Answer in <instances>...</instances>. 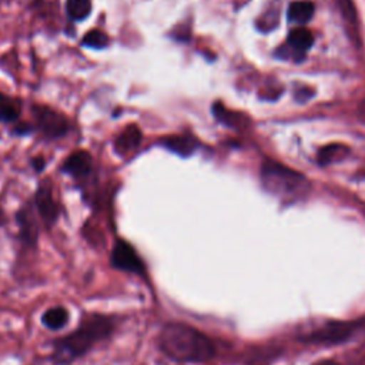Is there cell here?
Here are the masks:
<instances>
[{
    "label": "cell",
    "mask_w": 365,
    "mask_h": 365,
    "mask_svg": "<svg viewBox=\"0 0 365 365\" xmlns=\"http://www.w3.org/2000/svg\"><path fill=\"white\" fill-rule=\"evenodd\" d=\"M212 113H214L215 118L220 120L221 123H224L227 125H234V123H235L234 114L231 111H228L221 103H215L212 106Z\"/></svg>",
    "instance_id": "cell-18"
},
{
    "label": "cell",
    "mask_w": 365,
    "mask_h": 365,
    "mask_svg": "<svg viewBox=\"0 0 365 365\" xmlns=\"http://www.w3.org/2000/svg\"><path fill=\"white\" fill-rule=\"evenodd\" d=\"M354 332V324L349 322H329L325 327L314 331L312 334L302 338L308 344H341L346 341Z\"/></svg>",
    "instance_id": "cell-5"
},
{
    "label": "cell",
    "mask_w": 365,
    "mask_h": 365,
    "mask_svg": "<svg viewBox=\"0 0 365 365\" xmlns=\"http://www.w3.org/2000/svg\"><path fill=\"white\" fill-rule=\"evenodd\" d=\"M36 208H37V212L43 221V224L50 228L54 225V222L57 221L58 218V214H60V210H58V204L57 201L54 200V195H53V188H51V184L48 180H44L38 188H37V192H36Z\"/></svg>",
    "instance_id": "cell-6"
},
{
    "label": "cell",
    "mask_w": 365,
    "mask_h": 365,
    "mask_svg": "<svg viewBox=\"0 0 365 365\" xmlns=\"http://www.w3.org/2000/svg\"><path fill=\"white\" fill-rule=\"evenodd\" d=\"M91 165H93V158L90 153L84 150H77L64 160L63 171L76 178H83L91 171Z\"/></svg>",
    "instance_id": "cell-8"
},
{
    "label": "cell",
    "mask_w": 365,
    "mask_h": 365,
    "mask_svg": "<svg viewBox=\"0 0 365 365\" xmlns=\"http://www.w3.org/2000/svg\"><path fill=\"white\" fill-rule=\"evenodd\" d=\"M33 165L37 171H41L44 168V160L41 157H37V158L33 160Z\"/></svg>",
    "instance_id": "cell-19"
},
{
    "label": "cell",
    "mask_w": 365,
    "mask_h": 365,
    "mask_svg": "<svg viewBox=\"0 0 365 365\" xmlns=\"http://www.w3.org/2000/svg\"><path fill=\"white\" fill-rule=\"evenodd\" d=\"M20 114V110L16 104L3 100L0 101V121H14Z\"/></svg>",
    "instance_id": "cell-16"
},
{
    "label": "cell",
    "mask_w": 365,
    "mask_h": 365,
    "mask_svg": "<svg viewBox=\"0 0 365 365\" xmlns=\"http://www.w3.org/2000/svg\"><path fill=\"white\" fill-rule=\"evenodd\" d=\"M344 151V147L342 145H338V144H334V145H328L325 148H322L318 154V158L322 164H327V163H331L335 160V157H341Z\"/></svg>",
    "instance_id": "cell-17"
},
{
    "label": "cell",
    "mask_w": 365,
    "mask_h": 365,
    "mask_svg": "<svg viewBox=\"0 0 365 365\" xmlns=\"http://www.w3.org/2000/svg\"><path fill=\"white\" fill-rule=\"evenodd\" d=\"M3 100H6V98H4V97L0 94V101H3Z\"/></svg>",
    "instance_id": "cell-21"
},
{
    "label": "cell",
    "mask_w": 365,
    "mask_h": 365,
    "mask_svg": "<svg viewBox=\"0 0 365 365\" xmlns=\"http://www.w3.org/2000/svg\"><path fill=\"white\" fill-rule=\"evenodd\" d=\"M161 144L181 157H188L198 148V141L190 134L165 137L161 140Z\"/></svg>",
    "instance_id": "cell-11"
},
{
    "label": "cell",
    "mask_w": 365,
    "mask_h": 365,
    "mask_svg": "<svg viewBox=\"0 0 365 365\" xmlns=\"http://www.w3.org/2000/svg\"><path fill=\"white\" fill-rule=\"evenodd\" d=\"M141 137L143 135H141V131H140L138 125L130 124L114 140V150L120 155L130 154L131 151H134L140 145Z\"/></svg>",
    "instance_id": "cell-9"
},
{
    "label": "cell",
    "mask_w": 365,
    "mask_h": 365,
    "mask_svg": "<svg viewBox=\"0 0 365 365\" xmlns=\"http://www.w3.org/2000/svg\"><path fill=\"white\" fill-rule=\"evenodd\" d=\"M118 317L101 312H88L68 334L51 341L50 361L53 365H71L86 356L100 342L110 339L118 328Z\"/></svg>",
    "instance_id": "cell-1"
},
{
    "label": "cell",
    "mask_w": 365,
    "mask_h": 365,
    "mask_svg": "<svg viewBox=\"0 0 365 365\" xmlns=\"http://www.w3.org/2000/svg\"><path fill=\"white\" fill-rule=\"evenodd\" d=\"M33 114L41 133L47 137L57 138L64 135L68 130V123L66 117L54 111L53 108L44 106H33Z\"/></svg>",
    "instance_id": "cell-4"
},
{
    "label": "cell",
    "mask_w": 365,
    "mask_h": 365,
    "mask_svg": "<svg viewBox=\"0 0 365 365\" xmlns=\"http://www.w3.org/2000/svg\"><path fill=\"white\" fill-rule=\"evenodd\" d=\"M314 14V4L308 0H298L289 4L288 7V19L289 21L304 24L311 20Z\"/></svg>",
    "instance_id": "cell-12"
},
{
    "label": "cell",
    "mask_w": 365,
    "mask_h": 365,
    "mask_svg": "<svg viewBox=\"0 0 365 365\" xmlns=\"http://www.w3.org/2000/svg\"><path fill=\"white\" fill-rule=\"evenodd\" d=\"M110 267L140 277L144 281H148V271L144 259L140 257L137 250L123 238L115 240L113 250L110 252Z\"/></svg>",
    "instance_id": "cell-3"
},
{
    "label": "cell",
    "mask_w": 365,
    "mask_h": 365,
    "mask_svg": "<svg viewBox=\"0 0 365 365\" xmlns=\"http://www.w3.org/2000/svg\"><path fill=\"white\" fill-rule=\"evenodd\" d=\"M19 224V238L20 241L29 247L36 248L38 242V224L31 212V208H21L16 215Z\"/></svg>",
    "instance_id": "cell-7"
},
{
    "label": "cell",
    "mask_w": 365,
    "mask_h": 365,
    "mask_svg": "<svg viewBox=\"0 0 365 365\" xmlns=\"http://www.w3.org/2000/svg\"><path fill=\"white\" fill-rule=\"evenodd\" d=\"M288 43L289 46L297 50V51H305L308 50L312 43H314V36L308 29L299 27V29H294L289 34H288Z\"/></svg>",
    "instance_id": "cell-13"
},
{
    "label": "cell",
    "mask_w": 365,
    "mask_h": 365,
    "mask_svg": "<svg viewBox=\"0 0 365 365\" xmlns=\"http://www.w3.org/2000/svg\"><path fill=\"white\" fill-rule=\"evenodd\" d=\"M110 43L108 40V36L98 30V29H93L90 30L88 33L84 34L83 40H81V44L83 46H87V47H91V48H104L107 47Z\"/></svg>",
    "instance_id": "cell-15"
},
{
    "label": "cell",
    "mask_w": 365,
    "mask_h": 365,
    "mask_svg": "<svg viewBox=\"0 0 365 365\" xmlns=\"http://www.w3.org/2000/svg\"><path fill=\"white\" fill-rule=\"evenodd\" d=\"M40 322L48 331H60L68 325L70 311L64 305L50 307L41 314Z\"/></svg>",
    "instance_id": "cell-10"
},
{
    "label": "cell",
    "mask_w": 365,
    "mask_h": 365,
    "mask_svg": "<svg viewBox=\"0 0 365 365\" xmlns=\"http://www.w3.org/2000/svg\"><path fill=\"white\" fill-rule=\"evenodd\" d=\"M155 342L160 352L177 364H204L217 354L214 342L204 332L181 321L165 322Z\"/></svg>",
    "instance_id": "cell-2"
},
{
    "label": "cell",
    "mask_w": 365,
    "mask_h": 365,
    "mask_svg": "<svg viewBox=\"0 0 365 365\" xmlns=\"http://www.w3.org/2000/svg\"><path fill=\"white\" fill-rule=\"evenodd\" d=\"M314 365H339V364L335 362V361H332V359H322V361L315 362Z\"/></svg>",
    "instance_id": "cell-20"
},
{
    "label": "cell",
    "mask_w": 365,
    "mask_h": 365,
    "mask_svg": "<svg viewBox=\"0 0 365 365\" xmlns=\"http://www.w3.org/2000/svg\"><path fill=\"white\" fill-rule=\"evenodd\" d=\"M66 11L71 20L81 21L87 19L91 11V0H67Z\"/></svg>",
    "instance_id": "cell-14"
}]
</instances>
